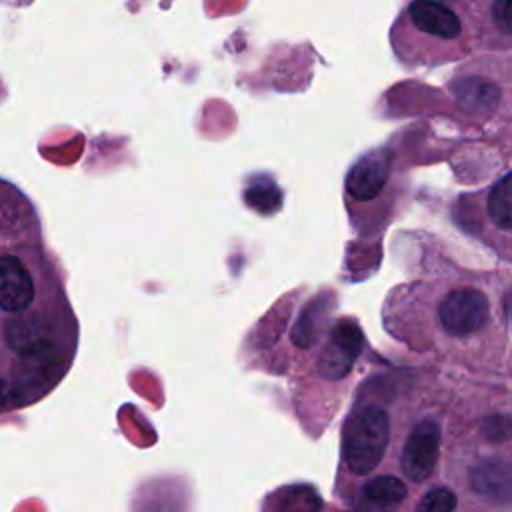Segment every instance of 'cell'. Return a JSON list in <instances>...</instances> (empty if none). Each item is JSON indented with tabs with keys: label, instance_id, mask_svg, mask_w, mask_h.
<instances>
[{
	"label": "cell",
	"instance_id": "1",
	"mask_svg": "<svg viewBox=\"0 0 512 512\" xmlns=\"http://www.w3.org/2000/svg\"><path fill=\"white\" fill-rule=\"evenodd\" d=\"M390 438V418L380 406H364L346 424L342 456L348 470L366 476L382 462Z\"/></svg>",
	"mask_w": 512,
	"mask_h": 512
},
{
	"label": "cell",
	"instance_id": "2",
	"mask_svg": "<svg viewBox=\"0 0 512 512\" xmlns=\"http://www.w3.org/2000/svg\"><path fill=\"white\" fill-rule=\"evenodd\" d=\"M394 26H408L442 42L456 40L462 32L460 18L444 0H410Z\"/></svg>",
	"mask_w": 512,
	"mask_h": 512
},
{
	"label": "cell",
	"instance_id": "3",
	"mask_svg": "<svg viewBox=\"0 0 512 512\" xmlns=\"http://www.w3.org/2000/svg\"><path fill=\"white\" fill-rule=\"evenodd\" d=\"M490 308L482 292L474 288L452 290L438 308L442 328L452 336H468L478 332L488 320Z\"/></svg>",
	"mask_w": 512,
	"mask_h": 512
},
{
	"label": "cell",
	"instance_id": "4",
	"mask_svg": "<svg viewBox=\"0 0 512 512\" xmlns=\"http://www.w3.org/2000/svg\"><path fill=\"white\" fill-rule=\"evenodd\" d=\"M364 336L352 320H342L330 334L318 356V372L326 380L344 378L358 354L362 352Z\"/></svg>",
	"mask_w": 512,
	"mask_h": 512
},
{
	"label": "cell",
	"instance_id": "5",
	"mask_svg": "<svg viewBox=\"0 0 512 512\" xmlns=\"http://www.w3.org/2000/svg\"><path fill=\"white\" fill-rule=\"evenodd\" d=\"M438 450H440L438 422L434 420L418 422L402 446V454H400L402 472L414 482L426 480L436 466Z\"/></svg>",
	"mask_w": 512,
	"mask_h": 512
},
{
	"label": "cell",
	"instance_id": "6",
	"mask_svg": "<svg viewBox=\"0 0 512 512\" xmlns=\"http://www.w3.org/2000/svg\"><path fill=\"white\" fill-rule=\"evenodd\" d=\"M390 176V152L372 150L356 160L346 176V194L356 202L374 200Z\"/></svg>",
	"mask_w": 512,
	"mask_h": 512
},
{
	"label": "cell",
	"instance_id": "7",
	"mask_svg": "<svg viewBox=\"0 0 512 512\" xmlns=\"http://www.w3.org/2000/svg\"><path fill=\"white\" fill-rule=\"evenodd\" d=\"M34 300V282L28 268L12 254L0 262V306L14 314L26 310Z\"/></svg>",
	"mask_w": 512,
	"mask_h": 512
},
{
	"label": "cell",
	"instance_id": "8",
	"mask_svg": "<svg viewBox=\"0 0 512 512\" xmlns=\"http://www.w3.org/2000/svg\"><path fill=\"white\" fill-rule=\"evenodd\" d=\"M470 486L476 494L494 502H512V464L482 460L470 470Z\"/></svg>",
	"mask_w": 512,
	"mask_h": 512
},
{
	"label": "cell",
	"instance_id": "9",
	"mask_svg": "<svg viewBox=\"0 0 512 512\" xmlns=\"http://www.w3.org/2000/svg\"><path fill=\"white\" fill-rule=\"evenodd\" d=\"M406 486L400 478L384 474L368 480L362 488V504L376 510H390L404 502Z\"/></svg>",
	"mask_w": 512,
	"mask_h": 512
},
{
	"label": "cell",
	"instance_id": "10",
	"mask_svg": "<svg viewBox=\"0 0 512 512\" xmlns=\"http://www.w3.org/2000/svg\"><path fill=\"white\" fill-rule=\"evenodd\" d=\"M454 96L466 110H492L498 102V88L482 78H466L454 86Z\"/></svg>",
	"mask_w": 512,
	"mask_h": 512
},
{
	"label": "cell",
	"instance_id": "11",
	"mask_svg": "<svg viewBox=\"0 0 512 512\" xmlns=\"http://www.w3.org/2000/svg\"><path fill=\"white\" fill-rule=\"evenodd\" d=\"M488 214L496 226L512 230V172L492 188L488 196Z\"/></svg>",
	"mask_w": 512,
	"mask_h": 512
},
{
	"label": "cell",
	"instance_id": "12",
	"mask_svg": "<svg viewBox=\"0 0 512 512\" xmlns=\"http://www.w3.org/2000/svg\"><path fill=\"white\" fill-rule=\"evenodd\" d=\"M456 494L450 488H430L416 504V512H454Z\"/></svg>",
	"mask_w": 512,
	"mask_h": 512
},
{
	"label": "cell",
	"instance_id": "13",
	"mask_svg": "<svg viewBox=\"0 0 512 512\" xmlns=\"http://www.w3.org/2000/svg\"><path fill=\"white\" fill-rule=\"evenodd\" d=\"M482 434L492 442L508 440L512 436V420L508 416H502V414L488 416L482 422Z\"/></svg>",
	"mask_w": 512,
	"mask_h": 512
},
{
	"label": "cell",
	"instance_id": "14",
	"mask_svg": "<svg viewBox=\"0 0 512 512\" xmlns=\"http://www.w3.org/2000/svg\"><path fill=\"white\" fill-rule=\"evenodd\" d=\"M492 18L502 32L512 34V0H496L492 6Z\"/></svg>",
	"mask_w": 512,
	"mask_h": 512
},
{
	"label": "cell",
	"instance_id": "15",
	"mask_svg": "<svg viewBox=\"0 0 512 512\" xmlns=\"http://www.w3.org/2000/svg\"><path fill=\"white\" fill-rule=\"evenodd\" d=\"M504 308H506L508 316L512 318V290H510V292H506V296H504Z\"/></svg>",
	"mask_w": 512,
	"mask_h": 512
}]
</instances>
